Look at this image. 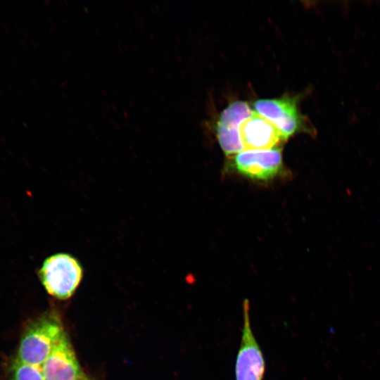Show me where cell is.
<instances>
[{"mask_svg": "<svg viewBox=\"0 0 380 380\" xmlns=\"http://www.w3.org/2000/svg\"><path fill=\"white\" fill-rule=\"evenodd\" d=\"M65 334L60 316L55 312H47L26 326L16 358L26 363L42 365Z\"/></svg>", "mask_w": 380, "mask_h": 380, "instance_id": "6da1fadb", "label": "cell"}, {"mask_svg": "<svg viewBox=\"0 0 380 380\" xmlns=\"http://www.w3.org/2000/svg\"><path fill=\"white\" fill-rule=\"evenodd\" d=\"M39 277L49 294L58 299L66 300L79 286L83 277V268L72 255L59 253L44 261Z\"/></svg>", "mask_w": 380, "mask_h": 380, "instance_id": "7a4b0ae2", "label": "cell"}, {"mask_svg": "<svg viewBox=\"0 0 380 380\" xmlns=\"http://www.w3.org/2000/svg\"><path fill=\"white\" fill-rule=\"evenodd\" d=\"M243 326L240 346L235 362L236 380H263L265 361L253 334L248 300L242 304Z\"/></svg>", "mask_w": 380, "mask_h": 380, "instance_id": "3957f363", "label": "cell"}, {"mask_svg": "<svg viewBox=\"0 0 380 380\" xmlns=\"http://www.w3.org/2000/svg\"><path fill=\"white\" fill-rule=\"evenodd\" d=\"M231 167L252 180H271L283 170L281 151L279 148H273L241 151L234 156Z\"/></svg>", "mask_w": 380, "mask_h": 380, "instance_id": "277c9868", "label": "cell"}, {"mask_svg": "<svg viewBox=\"0 0 380 380\" xmlns=\"http://www.w3.org/2000/svg\"><path fill=\"white\" fill-rule=\"evenodd\" d=\"M255 113L272 123L283 140L298 131L306 130L296 101L288 98L260 99L254 102Z\"/></svg>", "mask_w": 380, "mask_h": 380, "instance_id": "5b68a950", "label": "cell"}, {"mask_svg": "<svg viewBox=\"0 0 380 380\" xmlns=\"http://www.w3.org/2000/svg\"><path fill=\"white\" fill-rule=\"evenodd\" d=\"M46 380H91L82 370L65 334L42 365Z\"/></svg>", "mask_w": 380, "mask_h": 380, "instance_id": "8992f818", "label": "cell"}, {"mask_svg": "<svg viewBox=\"0 0 380 380\" xmlns=\"http://www.w3.org/2000/svg\"><path fill=\"white\" fill-rule=\"evenodd\" d=\"M253 113L247 103L237 101L231 103L220 114L217 122V138L226 155L237 154L244 149L239 127Z\"/></svg>", "mask_w": 380, "mask_h": 380, "instance_id": "52a82bcc", "label": "cell"}, {"mask_svg": "<svg viewBox=\"0 0 380 380\" xmlns=\"http://www.w3.org/2000/svg\"><path fill=\"white\" fill-rule=\"evenodd\" d=\"M239 137L246 150L271 149L283 140L276 127L255 112L241 122Z\"/></svg>", "mask_w": 380, "mask_h": 380, "instance_id": "ba28073f", "label": "cell"}, {"mask_svg": "<svg viewBox=\"0 0 380 380\" xmlns=\"http://www.w3.org/2000/svg\"><path fill=\"white\" fill-rule=\"evenodd\" d=\"M10 380H46L42 365L26 363L17 359L10 367Z\"/></svg>", "mask_w": 380, "mask_h": 380, "instance_id": "9c48e42d", "label": "cell"}]
</instances>
